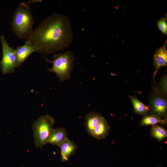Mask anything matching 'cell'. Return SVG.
I'll list each match as a JSON object with an SVG mask.
<instances>
[{
    "label": "cell",
    "mask_w": 167,
    "mask_h": 167,
    "mask_svg": "<svg viewBox=\"0 0 167 167\" xmlns=\"http://www.w3.org/2000/svg\"><path fill=\"white\" fill-rule=\"evenodd\" d=\"M67 138V134L65 128L59 127L54 128L49 137L47 143L59 147Z\"/></svg>",
    "instance_id": "cell-10"
},
{
    "label": "cell",
    "mask_w": 167,
    "mask_h": 167,
    "mask_svg": "<svg viewBox=\"0 0 167 167\" xmlns=\"http://www.w3.org/2000/svg\"><path fill=\"white\" fill-rule=\"evenodd\" d=\"M132 103L135 112L138 114L144 116L150 114L148 105H147L139 100L135 96H129Z\"/></svg>",
    "instance_id": "cell-13"
},
{
    "label": "cell",
    "mask_w": 167,
    "mask_h": 167,
    "mask_svg": "<svg viewBox=\"0 0 167 167\" xmlns=\"http://www.w3.org/2000/svg\"><path fill=\"white\" fill-rule=\"evenodd\" d=\"M150 134L152 137L159 142L167 137L166 130L163 126L156 124L152 126L150 130Z\"/></svg>",
    "instance_id": "cell-15"
},
{
    "label": "cell",
    "mask_w": 167,
    "mask_h": 167,
    "mask_svg": "<svg viewBox=\"0 0 167 167\" xmlns=\"http://www.w3.org/2000/svg\"><path fill=\"white\" fill-rule=\"evenodd\" d=\"M55 122L54 118L47 114L41 116L33 122L32 129L34 142L36 147L41 148L47 143Z\"/></svg>",
    "instance_id": "cell-4"
},
{
    "label": "cell",
    "mask_w": 167,
    "mask_h": 167,
    "mask_svg": "<svg viewBox=\"0 0 167 167\" xmlns=\"http://www.w3.org/2000/svg\"><path fill=\"white\" fill-rule=\"evenodd\" d=\"M61 161L62 162L68 161L69 158L75 154L77 149V145L72 141L67 138L60 146Z\"/></svg>",
    "instance_id": "cell-9"
},
{
    "label": "cell",
    "mask_w": 167,
    "mask_h": 167,
    "mask_svg": "<svg viewBox=\"0 0 167 167\" xmlns=\"http://www.w3.org/2000/svg\"><path fill=\"white\" fill-rule=\"evenodd\" d=\"M103 117L100 113L95 112H91L85 116L84 125L88 134L91 135L94 128Z\"/></svg>",
    "instance_id": "cell-12"
},
{
    "label": "cell",
    "mask_w": 167,
    "mask_h": 167,
    "mask_svg": "<svg viewBox=\"0 0 167 167\" xmlns=\"http://www.w3.org/2000/svg\"><path fill=\"white\" fill-rule=\"evenodd\" d=\"M157 123H161L164 125L167 123V119H162L152 114L143 116L140 124L141 126L153 125Z\"/></svg>",
    "instance_id": "cell-14"
},
{
    "label": "cell",
    "mask_w": 167,
    "mask_h": 167,
    "mask_svg": "<svg viewBox=\"0 0 167 167\" xmlns=\"http://www.w3.org/2000/svg\"><path fill=\"white\" fill-rule=\"evenodd\" d=\"M110 128L107 121L103 117L94 128L91 135L99 140L104 139L109 134Z\"/></svg>",
    "instance_id": "cell-11"
},
{
    "label": "cell",
    "mask_w": 167,
    "mask_h": 167,
    "mask_svg": "<svg viewBox=\"0 0 167 167\" xmlns=\"http://www.w3.org/2000/svg\"><path fill=\"white\" fill-rule=\"evenodd\" d=\"M34 20L28 4L20 2L14 12L11 22L12 31L19 38L27 39L33 31Z\"/></svg>",
    "instance_id": "cell-2"
},
{
    "label": "cell",
    "mask_w": 167,
    "mask_h": 167,
    "mask_svg": "<svg viewBox=\"0 0 167 167\" xmlns=\"http://www.w3.org/2000/svg\"><path fill=\"white\" fill-rule=\"evenodd\" d=\"M2 51V56L0 62V67L4 74L14 72L16 56L15 49L10 47L3 35L0 36Z\"/></svg>",
    "instance_id": "cell-5"
},
{
    "label": "cell",
    "mask_w": 167,
    "mask_h": 167,
    "mask_svg": "<svg viewBox=\"0 0 167 167\" xmlns=\"http://www.w3.org/2000/svg\"><path fill=\"white\" fill-rule=\"evenodd\" d=\"M166 40L164 45L161 47L157 49L155 51L153 57V65L154 72L153 74V80L158 71L162 67L167 65V51Z\"/></svg>",
    "instance_id": "cell-7"
},
{
    "label": "cell",
    "mask_w": 167,
    "mask_h": 167,
    "mask_svg": "<svg viewBox=\"0 0 167 167\" xmlns=\"http://www.w3.org/2000/svg\"><path fill=\"white\" fill-rule=\"evenodd\" d=\"M148 106L150 114L154 115L162 119H167L166 97L159 94L154 88Z\"/></svg>",
    "instance_id": "cell-6"
},
{
    "label": "cell",
    "mask_w": 167,
    "mask_h": 167,
    "mask_svg": "<svg viewBox=\"0 0 167 167\" xmlns=\"http://www.w3.org/2000/svg\"><path fill=\"white\" fill-rule=\"evenodd\" d=\"M72 38L69 19L64 15L55 13L42 21L25 44L34 47L36 52L48 54L68 47Z\"/></svg>",
    "instance_id": "cell-1"
},
{
    "label": "cell",
    "mask_w": 167,
    "mask_h": 167,
    "mask_svg": "<svg viewBox=\"0 0 167 167\" xmlns=\"http://www.w3.org/2000/svg\"><path fill=\"white\" fill-rule=\"evenodd\" d=\"M167 15L165 17H162L157 21L156 26L162 33L167 35Z\"/></svg>",
    "instance_id": "cell-17"
},
{
    "label": "cell",
    "mask_w": 167,
    "mask_h": 167,
    "mask_svg": "<svg viewBox=\"0 0 167 167\" xmlns=\"http://www.w3.org/2000/svg\"><path fill=\"white\" fill-rule=\"evenodd\" d=\"M15 51L16 56V67L20 66L30 54L36 52L34 47L26 44L17 46Z\"/></svg>",
    "instance_id": "cell-8"
},
{
    "label": "cell",
    "mask_w": 167,
    "mask_h": 167,
    "mask_svg": "<svg viewBox=\"0 0 167 167\" xmlns=\"http://www.w3.org/2000/svg\"><path fill=\"white\" fill-rule=\"evenodd\" d=\"M157 92L165 97L167 94V77L166 75L162 76L158 83L153 88Z\"/></svg>",
    "instance_id": "cell-16"
},
{
    "label": "cell",
    "mask_w": 167,
    "mask_h": 167,
    "mask_svg": "<svg viewBox=\"0 0 167 167\" xmlns=\"http://www.w3.org/2000/svg\"><path fill=\"white\" fill-rule=\"evenodd\" d=\"M45 58L46 61L53 64L52 67L48 69V71L56 73L61 81L70 79L71 72L73 69L74 60L73 55L71 52L67 51L55 54L53 60Z\"/></svg>",
    "instance_id": "cell-3"
}]
</instances>
